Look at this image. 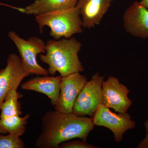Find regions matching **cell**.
Returning <instances> with one entry per match:
<instances>
[{"mask_svg": "<svg viewBox=\"0 0 148 148\" xmlns=\"http://www.w3.org/2000/svg\"><path fill=\"white\" fill-rule=\"evenodd\" d=\"M41 121V132L35 143L38 148H60L61 143L75 138L87 141L94 126L92 118L63 113L55 110L46 112Z\"/></svg>", "mask_w": 148, "mask_h": 148, "instance_id": "6da1fadb", "label": "cell"}, {"mask_svg": "<svg viewBox=\"0 0 148 148\" xmlns=\"http://www.w3.org/2000/svg\"><path fill=\"white\" fill-rule=\"evenodd\" d=\"M81 43L75 38L59 40H49L46 44L45 55L40 54V60L49 66V74L53 76L58 72L62 77L82 72L84 68L78 53Z\"/></svg>", "mask_w": 148, "mask_h": 148, "instance_id": "7a4b0ae2", "label": "cell"}, {"mask_svg": "<svg viewBox=\"0 0 148 148\" xmlns=\"http://www.w3.org/2000/svg\"><path fill=\"white\" fill-rule=\"evenodd\" d=\"M41 33L45 27L50 29L49 35L55 40L62 38H70L74 35L81 34L83 24L77 7L50 12L35 16Z\"/></svg>", "mask_w": 148, "mask_h": 148, "instance_id": "3957f363", "label": "cell"}, {"mask_svg": "<svg viewBox=\"0 0 148 148\" xmlns=\"http://www.w3.org/2000/svg\"><path fill=\"white\" fill-rule=\"evenodd\" d=\"M8 36L17 47L26 71L32 75H48L47 70L40 66L37 61L38 54L46 52V44L43 40L33 37L26 40L12 31L9 32Z\"/></svg>", "mask_w": 148, "mask_h": 148, "instance_id": "277c9868", "label": "cell"}, {"mask_svg": "<svg viewBox=\"0 0 148 148\" xmlns=\"http://www.w3.org/2000/svg\"><path fill=\"white\" fill-rule=\"evenodd\" d=\"M104 78L96 73L87 82L76 99L73 114L79 116H93L99 106L103 104L102 88Z\"/></svg>", "mask_w": 148, "mask_h": 148, "instance_id": "5b68a950", "label": "cell"}, {"mask_svg": "<svg viewBox=\"0 0 148 148\" xmlns=\"http://www.w3.org/2000/svg\"><path fill=\"white\" fill-rule=\"evenodd\" d=\"M92 118L94 125L110 129L113 133L116 143L123 140V135L126 131L134 129L136 126V123L127 112L114 113L103 104L99 106Z\"/></svg>", "mask_w": 148, "mask_h": 148, "instance_id": "8992f818", "label": "cell"}, {"mask_svg": "<svg viewBox=\"0 0 148 148\" xmlns=\"http://www.w3.org/2000/svg\"><path fill=\"white\" fill-rule=\"evenodd\" d=\"M103 104L119 113L126 112L132 104L128 88L115 77L110 76L102 84Z\"/></svg>", "mask_w": 148, "mask_h": 148, "instance_id": "52a82bcc", "label": "cell"}, {"mask_svg": "<svg viewBox=\"0 0 148 148\" xmlns=\"http://www.w3.org/2000/svg\"><path fill=\"white\" fill-rule=\"evenodd\" d=\"M87 82L86 77L79 72L62 77L55 110L63 113H72L76 99Z\"/></svg>", "mask_w": 148, "mask_h": 148, "instance_id": "ba28073f", "label": "cell"}, {"mask_svg": "<svg viewBox=\"0 0 148 148\" xmlns=\"http://www.w3.org/2000/svg\"><path fill=\"white\" fill-rule=\"evenodd\" d=\"M5 69L0 70V106L8 93L18 88L22 80L31 74L22 66L21 58L15 53H10Z\"/></svg>", "mask_w": 148, "mask_h": 148, "instance_id": "9c48e42d", "label": "cell"}, {"mask_svg": "<svg viewBox=\"0 0 148 148\" xmlns=\"http://www.w3.org/2000/svg\"><path fill=\"white\" fill-rule=\"evenodd\" d=\"M125 30L133 36L148 39V9L140 2L127 8L123 16Z\"/></svg>", "mask_w": 148, "mask_h": 148, "instance_id": "30bf717a", "label": "cell"}, {"mask_svg": "<svg viewBox=\"0 0 148 148\" xmlns=\"http://www.w3.org/2000/svg\"><path fill=\"white\" fill-rule=\"evenodd\" d=\"M112 2V0H78L76 6L79 9L83 28L90 29L99 25Z\"/></svg>", "mask_w": 148, "mask_h": 148, "instance_id": "8fae6325", "label": "cell"}, {"mask_svg": "<svg viewBox=\"0 0 148 148\" xmlns=\"http://www.w3.org/2000/svg\"><path fill=\"white\" fill-rule=\"evenodd\" d=\"M62 77H37L29 80L21 85L24 90H32L43 93L50 98L51 105L54 107L57 103L60 92Z\"/></svg>", "mask_w": 148, "mask_h": 148, "instance_id": "7c38bea8", "label": "cell"}, {"mask_svg": "<svg viewBox=\"0 0 148 148\" xmlns=\"http://www.w3.org/2000/svg\"><path fill=\"white\" fill-rule=\"evenodd\" d=\"M78 0H36L24 8V13L36 15L75 7Z\"/></svg>", "mask_w": 148, "mask_h": 148, "instance_id": "4fadbf2b", "label": "cell"}, {"mask_svg": "<svg viewBox=\"0 0 148 148\" xmlns=\"http://www.w3.org/2000/svg\"><path fill=\"white\" fill-rule=\"evenodd\" d=\"M29 118L28 114L23 117L16 115L0 119V133L13 134L20 137L25 133Z\"/></svg>", "mask_w": 148, "mask_h": 148, "instance_id": "5bb4252c", "label": "cell"}, {"mask_svg": "<svg viewBox=\"0 0 148 148\" xmlns=\"http://www.w3.org/2000/svg\"><path fill=\"white\" fill-rule=\"evenodd\" d=\"M17 88H15L11 90L1 104L0 119L14 116H20L22 114L21 105L18 100L22 98V95L17 92Z\"/></svg>", "mask_w": 148, "mask_h": 148, "instance_id": "9a60e30c", "label": "cell"}, {"mask_svg": "<svg viewBox=\"0 0 148 148\" xmlns=\"http://www.w3.org/2000/svg\"><path fill=\"white\" fill-rule=\"evenodd\" d=\"M23 140L18 135L8 134L0 135V148H24Z\"/></svg>", "mask_w": 148, "mask_h": 148, "instance_id": "2e32d148", "label": "cell"}, {"mask_svg": "<svg viewBox=\"0 0 148 148\" xmlns=\"http://www.w3.org/2000/svg\"><path fill=\"white\" fill-rule=\"evenodd\" d=\"M98 147L88 144L83 140H73L61 143L60 148H97Z\"/></svg>", "mask_w": 148, "mask_h": 148, "instance_id": "e0dca14e", "label": "cell"}, {"mask_svg": "<svg viewBox=\"0 0 148 148\" xmlns=\"http://www.w3.org/2000/svg\"><path fill=\"white\" fill-rule=\"evenodd\" d=\"M138 148H148V134H146L145 138L141 141L139 145Z\"/></svg>", "mask_w": 148, "mask_h": 148, "instance_id": "ac0fdd59", "label": "cell"}, {"mask_svg": "<svg viewBox=\"0 0 148 148\" xmlns=\"http://www.w3.org/2000/svg\"><path fill=\"white\" fill-rule=\"evenodd\" d=\"M140 2L148 9V0H141Z\"/></svg>", "mask_w": 148, "mask_h": 148, "instance_id": "d6986e66", "label": "cell"}, {"mask_svg": "<svg viewBox=\"0 0 148 148\" xmlns=\"http://www.w3.org/2000/svg\"><path fill=\"white\" fill-rule=\"evenodd\" d=\"M146 133L148 134V120H147L144 123Z\"/></svg>", "mask_w": 148, "mask_h": 148, "instance_id": "ffe728a7", "label": "cell"}, {"mask_svg": "<svg viewBox=\"0 0 148 148\" xmlns=\"http://www.w3.org/2000/svg\"><path fill=\"white\" fill-rule=\"evenodd\" d=\"M0 5L5 6V4L3 3L0 2Z\"/></svg>", "mask_w": 148, "mask_h": 148, "instance_id": "44dd1931", "label": "cell"}, {"mask_svg": "<svg viewBox=\"0 0 148 148\" xmlns=\"http://www.w3.org/2000/svg\"><path fill=\"white\" fill-rule=\"evenodd\" d=\"M112 1H115V0H112Z\"/></svg>", "mask_w": 148, "mask_h": 148, "instance_id": "7402d4cb", "label": "cell"}]
</instances>
